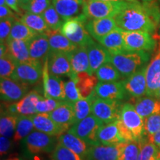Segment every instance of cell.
I'll return each instance as SVG.
<instances>
[{
	"mask_svg": "<svg viewBox=\"0 0 160 160\" xmlns=\"http://www.w3.org/2000/svg\"><path fill=\"white\" fill-rule=\"evenodd\" d=\"M141 148L140 140H132L123 143L118 160H138Z\"/></svg>",
	"mask_w": 160,
	"mask_h": 160,
	"instance_id": "obj_39",
	"label": "cell"
},
{
	"mask_svg": "<svg viewBox=\"0 0 160 160\" xmlns=\"http://www.w3.org/2000/svg\"><path fill=\"white\" fill-rule=\"evenodd\" d=\"M103 125L102 120L91 113L72 126L68 132L82 139L89 145H99L97 139L98 131Z\"/></svg>",
	"mask_w": 160,
	"mask_h": 160,
	"instance_id": "obj_5",
	"label": "cell"
},
{
	"mask_svg": "<svg viewBox=\"0 0 160 160\" xmlns=\"http://www.w3.org/2000/svg\"><path fill=\"white\" fill-rule=\"evenodd\" d=\"M86 29L95 40L99 42L106 35L117 28L114 17L88 19L86 23Z\"/></svg>",
	"mask_w": 160,
	"mask_h": 160,
	"instance_id": "obj_19",
	"label": "cell"
},
{
	"mask_svg": "<svg viewBox=\"0 0 160 160\" xmlns=\"http://www.w3.org/2000/svg\"><path fill=\"white\" fill-rule=\"evenodd\" d=\"M65 91L67 102L75 103L78 100L82 99L77 87L75 78H71L70 80L65 82Z\"/></svg>",
	"mask_w": 160,
	"mask_h": 160,
	"instance_id": "obj_45",
	"label": "cell"
},
{
	"mask_svg": "<svg viewBox=\"0 0 160 160\" xmlns=\"http://www.w3.org/2000/svg\"><path fill=\"white\" fill-rule=\"evenodd\" d=\"M97 97L95 91H93L88 97L80 99L73 103L74 105L76 123L88 117L91 114V106L93 100Z\"/></svg>",
	"mask_w": 160,
	"mask_h": 160,
	"instance_id": "obj_36",
	"label": "cell"
},
{
	"mask_svg": "<svg viewBox=\"0 0 160 160\" xmlns=\"http://www.w3.org/2000/svg\"><path fill=\"white\" fill-rule=\"evenodd\" d=\"M26 149L31 154L52 153L58 144V137L33 131L24 140Z\"/></svg>",
	"mask_w": 160,
	"mask_h": 160,
	"instance_id": "obj_7",
	"label": "cell"
},
{
	"mask_svg": "<svg viewBox=\"0 0 160 160\" xmlns=\"http://www.w3.org/2000/svg\"><path fill=\"white\" fill-rule=\"evenodd\" d=\"M159 2H160V0H159Z\"/></svg>",
	"mask_w": 160,
	"mask_h": 160,
	"instance_id": "obj_61",
	"label": "cell"
},
{
	"mask_svg": "<svg viewBox=\"0 0 160 160\" xmlns=\"http://www.w3.org/2000/svg\"><path fill=\"white\" fill-rule=\"evenodd\" d=\"M157 45L151 62L146 68L147 93L148 97H155L160 88V34L156 35Z\"/></svg>",
	"mask_w": 160,
	"mask_h": 160,
	"instance_id": "obj_11",
	"label": "cell"
},
{
	"mask_svg": "<svg viewBox=\"0 0 160 160\" xmlns=\"http://www.w3.org/2000/svg\"><path fill=\"white\" fill-rule=\"evenodd\" d=\"M37 34H39V33H37V32L28 27L21 20L17 19L13 22V26H12L8 39L23 40V41L28 42L29 40L33 39Z\"/></svg>",
	"mask_w": 160,
	"mask_h": 160,
	"instance_id": "obj_35",
	"label": "cell"
},
{
	"mask_svg": "<svg viewBox=\"0 0 160 160\" xmlns=\"http://www.w3.org/2000/svg\"><path fill=\"white\" fill-rule=\"evenodd\" d=\"M119 119L136 140L142 139L145 134V120L137 113L133 105L131 103L123 104L120 111Z\"/></svg>",
	"mask_w": 160,
	"mask_h": 160,
	"instance_id": "obj_8",
	"label": "cell"
},
{
	"mask_svg": "<svg viewBox=\"0 0 160 160\" xmlns=\"http://www.w3.org/2000/svg\"><path fill=\"white\" fill-rule=\"evenodd\" d=\"M51 157L53 160H84L74 152L59 142L56 146L54 151L51 153Z\"/></svg>",
	"mask_w": 160,
	"mask_h": 160,
	"instance_id": "obj_43",
	"label": "cell"
},
{
	"mask_svg": "<svg viewBox=\"0 0 160 160\" xmlns=\"http://www.w3.org/2000/svg\"><path fill=\"white\" fill-rule=\"evenodd\" d=\"M123 39L127 51H153L157 47V39L156 36L146 31H128L122 30Z\"/></svg>",
	"mask_w": 160,
	"mask_h": 160,
	"instance_id": "obj_6",
	"label": "cell"
},
{
	"mask_svg": "<svg viewBox=\"0 0 160 160\" xmlns=\"http://www.w3.org/2000/svg\"><path fill=\"white\" fill-rule=\"evenodd\" d=\"M6 160H22V159H20V158H19V157H11V158H9V159H6Z\"/></svg>",
	"mask_w": 160,
	"mask_h": 160,
	"instance_id": "obj_57",
	"label": "cell"
},
{
	"mask_svg": "<svg viewBox=\"0 0 160 160\" xmlns=\"http://www.w3.org/2000/svg\"><path fill=\"white\" fill-rule=\"evenodd\" d=\"M43 90L45 98L66 101L65 82L58 76L52 74L48 69V55L45 58L43 67Z\"/></svg>",
	"mask_w": 160,
	"mask_h": 160,
	"instance_id": "obj_10",
	"label": "cell"
},
{
	"mask_svg": "<svg viewBox=\"0 0 160 160\" xmlns=\"http://www.w3.org/2000/svg\"><path fill=\"white\" fill-rule=\"evenodd\" d=\"M0 5H4V6H8L7 2H6V0H0Z\"/></svg>",
	"mask_w": 160,
	"mask_h": 160,
	"instance_id": "obj_55",
	"label": "cell"
},
{
	"mask_svg": "<svg viewBox=\"0 0 160 160\" xmlns=\"http://www.w3.org/2000/svg\"><path fill=\"white\" fill-rule=\"evenodd\" d=\"M42 97L37 91H30L21 100L11 105H8L6 113L15 115L31 116L37 114L36 106L38 101Z\"/></svg>",
	"mask_w": 160,
	"mask_h": 160,
	"instance_id": "obj_16",
	"label": "cell"
},
{
	"mask_svg": "<svg viewBox=\"0 0 160 160\" xmlns=\"http://www.w3.org/2000/svg\"><path fill=\"white\" fill-rule=\"evenodd\" d=\"M58 142L74 152L84 160H86L89 147L91 145L82 139H79L77 136L72 134L68 131L65 132L58 137Z\"/></svg>",
	"mask_w": 160,
	"mask_h": 160,
	"instance_id": "obj_27",
	"label": "cell"
},
{
	"mask_svg": "<svg viewBox=\"0 0 160 160\" xmlns=\"http://www.w3.org/2000/svg\"><path fill=\"white\" fill-rule=\"evenodd\" d=\"M146 68L145 65L130 77L122 80L124 87L128 94L133 98L142 97L147 93Z\"/></svg>",
	"mask_w": 160,
	"mask_h": 160,
	"instance_id": "obj_15",
	"label": "cell"
},
{
	"mask_svg": "<svg viewBox=\"0 0 160 160\" xmlns=\"http://www.w3.org/2000/svg\"><path fill=\"white\" fill-rule=\"evenodd\" d=\"M123 104L97 97L91 106V113L103 122L104 124L117 121L120 118V111Z\"/></svg>",
	"mask_w": 160,
	"mask_h": 160,
	"instance_id": "obj_9",
	"label": "cell"
},
{
	"mask_svg": "<svg viewBox=\"0 0 160 160\" xmlns=\"http://www.w3.org/2000/svg\"><path fill=\"white\" fill-rule=\"evenodd\" d=\"M141 148L138 160H159L160 159V149L155 144L149 140L146 142L141 139Z\"/></svg>",
	"mask_w": 160,
	"mask_h": 160,
	"instance_id": "obj_40",
	"label": "cell"
},
{
	"mask_svg": "<svg viewBox=\"0 0 160 160\" xmlns=\"http://www.w3.org/2000/svg\"><path fill=\"white\" fill-rule=\"evenodd\" d=\"M48 69L52 74L61 77H73L72 71L71 52L50 51L48 53Z\"/></svg>",
	"mask_w": 160,
	"mask_h": 160,
	"instance_id": "obj_13",
	"label": "cell"
},
{
	"mask_svg": "<svg viewBox=\"0 0 160 160\" xmlns=\"http://www.w3.org/2000/svg\"><path fill=\"white\" fill-rule=\"evenodd\" d=\"M48 114L56 123L67 131L76 124L74 105L72 102L63 101Z\"/></svg>",
	"mask_w": 160,
	"mask_h": 160,
	"instance_id": "obj_18",
	"label": "cell"
},
{
	"mask_svg": "<svg viewBox=\"0 0 160 160\" xmlns=\"http://www.w3.org/2000/svg\"><path fill=\"white\" fill-rule=\"evenodd\" d=\"M128 2L88 0L84 3L82 13L88 19L115 17L126 7Z\"/></svg>",
	"mask_w": 160,
	"mask_h": 160,
	"instance_id": "obj_4",
	"label": "cell"
},
{
	"mask_svg": "<svg viewBox=\"0 0 160 160\" xmlns=\"http://www.w3.org/2000/svg\"><path fill=\"white\" fill-rule=\"evenodd\" d=\"M114 19L117 27L123 31H141L152 33L158 27L145 3L139 2L128 3Z\"/></svg>",
	"mask_w": 160,
	"mask_h": 160,
	"instance_id": "obj_1",
	"label": "cell"
},
{
	"mask_svg": "<svg viewBox=\"0 0 160 160\" xmlns=\"http://www.w3.org/2000/svg\"><path fill=\"white\" fill-rule=\"evenodd\" d=\"M123 143L111 145H91L86 160H118Z\"/></svg>",
	"mask_w": 160,
	"mask_h": 160,
	"instance_id": "obj_21",
	"label": "cell"
},
{
	"mask_svg": "<svg viewBox=\"0 0 160 160\" xmlns=\"http://www.w3.org/2000/svg\"><path fill=\"white\" fill-rule=\"evenodd\" d=\"M20 20L37 33H48L51 31L42 16L40 14L27 12L22 16Z\"/></svg>",
	"mask_w": 160,
	"mask_h": 160,
	"instance_id": "obj_33",
	"label": "cell"
},
{
	"mask_svg": "<svg viewBox=\"0 0 160 160\" xmlns=\"http://www.w3.org/2000/svg\"><path fill=\"white\" fill-rule=\"evenodd\" d=\"M12 147V142L9 138L2 137H0V154L1 156L8 153Z\"/></svg>",
	"mask_w": 160,
	"mask_h": 160,
	"instance_id": "obj_49",
	"label": "cell"
},
{
	"mask_svg": "<svg viewBox=\"0 0 160 160\" xmlns=\"http://www.w3.org/2000/svg\"><path fill=\"white\" fill-rule=\"evenodd\" d=\"M17 62L8 52L0 57V77L1 78H11L17 68Z\"/></svg>",
	"mask_w": 160,
	"mask_h": 160,
	"instance_id": "obj_42",
	"label": "cell"
},
{
	"mask_svg": "<svg viewBox=\"0 0 160 160\" xmlns=\"http://www.w3.org/2000/svg\"><path fill=\"white\" fill-rule=\"evenodd\" d=\"M96 77L100 82H117L122 77L117 69L111 62L104 64L95 73Z\"/></svg>",
	"mask_w": 160,
	"mask_h": 160,
	"instance_id": "obj_38",
	"label": "cell"
},
{
	"mask_svg": "<svg viewBox=\"0 0 160 160\" xmlns=\"http://www.w3.org/2000/svg\"><path fill=\"white\" fill-rule=\"evenodd\" d=\"M63 101H59L52 98L42 97L36 106L37 113H49L55 110Z\"/></svg>",
	"mask_w": 160,
	"mask_h": 160,
	"instance_id": "obj_44",
	"label": "cell"
},
{
	"mask_svg": "<svg viewBox=\"0 0 160 160\" xmlns=\"http://www.w3.org/2000/svg\"><path fill=\"white\" fill-rule=\"evenodd\" d=\"M17 18H8L1 19L0 21V42L5 44L8 39L11 33L12 26Z\"/></svg>",
	"mask_w": 160,
	"mask_h": 160,
	"instance_id": "obj_48",
	"label": "cell"
},
{
	"mask_svg": "<svg viewBox=\"0 0 160 160\" xmlns=\"http://www.w3.org/2000/svg\"><path fill=\"white\" fill-rule=\"evenodd\" d=\"M5 44L8 47V52L17 63H28L32 65L42 63L40 60L31 58L27 41L8 39Z\"/></svg>",
	"mask_w": 160,
	"mask_h": 160,
	"instance_id": "obj_20",
	"label": "cell"
},
{
	"mask_svg": "<svg viewBox=\"0 0 160 160\" xmlns=\"http://www.w3.org/2000/svg\"><path fill=\"white\" fill-rule=\"evenodd\" d=\"M154 97L157 98V99H159L160 100V88L159 89V91H157V93H156V95H155Z\"/></svg>",
	"mask_w": 160,
	"mask_h": 160,
	"instance_id": "obj_56",
	"label": "cell"
},
{
	"mask_svg": "<svg viewBox=\"0 0 160 160\" xmlns=\"http://www.w3.org/2000/svg\"><path fill=\"white\" fill-rule=\"evenodd\" d=\"M135 110L144 119L150 116L160 113V100L153 97H142L137 99Z\"/></svg>",
	"mask_w": 160,
	"mask_h": 160,
	"instance_id": "obj_29",
	"label": "cell"
},
{
	"mask_svg": "<svg viewBox=\"0 0 160 160\" xmlns=\"http://www.w3.org/2000/svg\"><path fill=\"white\" fill-rule=\"evenodd\" d=\"M30 1H31V0H19L20 7H21V8L22 9L23 11H26Z\"/></svg>",
	"mask_w": 160,
	"mask_h": 160,
	"instance_id": "obj_53",
	"label": "cell"
},
{
	"mask_svg": "<svg viewBox=\"0 0 160 160\" xmlns=\"http://www.w3.org/2000/svg\"><path fill=\"white\" fill-rule=\"evenodd\" d=\"M52 2L64 22L82 13V0H52Z\"/></svg>",
	"mask_w": 160,
	"mask_h": 160,
	"instance_id": "obj_24",
	"label": "cell"
},
{
	"mask_svg": "<svg viewBox=\"0 0 160 160\" xmlns=\"http://www.w3.org/2000/svg\"><path fill=\"white\" fill-rule=\"evenodd\" d=\"M88 19L83 13L64 22L60 33L77 46H86L93 41L86 29Z\"/></svg>",
	"mask_w": 160,
	"mask_h": 160,
	"instance_id": "obj_3",
	"label": "cell"
},
{
	"mask_svg": "<svg viewBox=\"0 0 160 160\" xmlns=\"http://www.w3.org/2000/svg\"><path fill=\"white\" fill-rule=\"evenodd\" d=\"M74 78L82 99L88 97L94 91L99 81L96 76L90 75L86 72L77 73Z\"/></svg>",
	"mask_w": 160,
	"mask_h": 160,
	"instance_id": "obj_32",
	"label": "cell"
},
{
	"mask_svg": "<svg viewBox=\"0 0 160 160\" xmlns=\"http://www.w3.org/2000/svg\"><path fill=\"white\" fill-rule=\"evenodd\" d=\"M145 120V131L148 137L160 131V113L150 116Z\"/></svg>",
	"mask_w": 160,
	"mask_h": 160,
	"instance_id": "obj_46",
	"label": "cell"
},
{
	"mask_svg": "<svg viewBox=\"0 0 160 160\" xmlns=\"http://www.w3.org/2000/svg\"><path fill=\"white\" fill-rule=\"evenodd\" d=\"M150 56V52L144 51L110 53V62L122 77L127 78L145 66L149 61Z\"/></svg>",
	"mask_w": 160,
	"mask_h": 160,
	"instance_id": "obj_2",
	"label": "cell"
},
{
	"mask_svg": "<svg viewBox=\"0 0 160 160\" xmlns=\"http://www.w3.org/2000/svg\"><path fill=\"white\" fill-rule=\"evenodd\" d=\"M17 16L11 11L8 6H0V19H8V18H17Z\"/></svg>",
	"mask_w": 160,
	"mask_h": 160,
	"instance_id": "obj_50",
	"label": "cell"
},
{
	"mask_svg": "<svg viewBox=\"0 0 160 160\" xmlns=\"http://www.w3.org/2000/svg\"><path fill=\"white\" fill-rule=\"evenodd\" d=\"M51 160H53V159H51Z\"/></svg>",
	"mask_w": 160,
	"mask_h": 160,
	"instance_id": "obj_60",
	"label": "cell"
},
{
	"mask_svg": "<svg viewBox=\"0 0 160 160\" xmlns=\"http://www.w3.org/2000/svg\"><path fill=\"white\" fill-rule=\"evenodd\" d=\"M82 1L83 2L85 3V2H88V0H82Z\"/></svg>",
	"mask_w": 160,
	"mask_h": 160,
	"instance_id": "obj_59",
	"label": "cell"
},
{
	"mask_svg": "<svg viewBox=\"0 0 160 160\" xmlns=\"http://www.w3.org/2000/svg\"><path fill=\"white\" fill-rule=\"evenodd\" d=\"M42 63L32 65L28 63H17V68L11 79L28 85H33L42 77Z\"/></svg>",
	"mask_w": 160,
	"mask_h": 160,
	"instance_id": "obj_14",
	"label": "cell"
},
{
	"mask_svg": "<svg viewBox=\"0 0 160 160\" xmlns=\"http://www.w3.org/2000/svg\"><path fill=\"white\" fill-rule=\"evenodd\" d=\"M48 35L50 51L71 52L77 48V45L60 33V31H50L46 33Z\"/></svg>",
	"mask_w": 160,
	"mask_h": 160,
	"instance_id": "obj_31",
	"label": "cell"
},
{
	"mask_svg": "<svg viewBox=\"0 0 160 160\" xmlns=\"http://www.w3.org/2000/svg\"><path fill=\"white\" fill-rule=\"evenodd\" d=\"M51 5V0H31L26 11L42 15Z\"/></svg>",
	"mask_w": 160,
	"mask_h": 160,
	"instance_id": "obj_47",
	"label": "cell"
},
{
	"mask_svg": "<svg viewBox=\"0 0 160 160\" xmlns=\"http://www.w3.org/2000/svg\"><path fill=\"white\" fill-rule=\"evenodd\" d=\"M138 1H141L142 2H151L152 0H138Z\"/></svg>",
	"mask_w": 160,
	"mask_h": 160,
	"instance_id": "obj_58",
	"label": "cell"
},
{
	"mask_svg": "<svg viewBox=\"0 0 160 160\" xmlns=\"http://www.w3.org/2000/svg\"><path fill=\"white\" fill-rule=\"evenodd\" d=\"M87 50L91 71L93 75L102 65L110 62V52L100 43L98 44L93 40L87 46Z\"/></svg>",
	"mask_w": 160,
	"mask_h": 160,
	"instance_id": "obj_23",
	"label": "cell"
},
{
	"mask_svg": "<svg viewBox=\"0 0 160 160\" xmlns=\"http://www.w3.org/2000/svg\"><path fill=\"white\" fill-rule=\"evenodd\" d=\"M94 91L98 97L111 101L122 102L127 97V91L124 87L123 81L99 82L96 86Z\"/></svg>",
	"mask_w": 160,
	"mask_h": 160,
	"instance_id": "obj_17",
	"label": "cell"
},
{
	"mask_svg": "<svg viewBox=\"0 0 160 160\" xmlns=\"http://www.w3.org/2000/svg\"><path fill=\"white\" fill-rule=\"evenodd\" d=\"M148 139L150 142H151L155 144V145L160 149V131L157 132L155 134L148 137Z\"/></svg>",
	"mask_w": 160,
	"mask_h": 160,
	"instance_id": "obj_52",
	"label": "cell"
},
{
	"mask_svg": "<svg viewBox=\"0 0 160 160\" xmlns=\"http://www.w3.org/2000/svg\"><path fill=\"white\" fill-rule=\"evenodd\" d=\"M29 85L14 81L11 78H1V100L7 103H15L28 94Z\"/></svg>",
	"mask_w": 160,
	"mask_h": 160,
	"instance_id": "obj_12",
	"label": "cell"
},
{
	"mask_svg": "<svg viewBox=\"0 0 160 160\" xmlns=\"http://www.w3.org/2000/svg\"><path fill=\"white\" fill-rule=\"evenodd\" d=\"M159 160H160V159H159Z\"/></svg>",
	"mask_w": 160,
	"mask_h": 160,
	"instance_id": "obj_62",
	"label": "cell"
},
{
	"mask_svg": "<svg viewBox=\"0 0 160 160\" xmlns=\"http://www.w3.org/2000/svg\"><path fill=\"white\" fill-rule=\"evenodd\" d=\"M6 2L10 8L17 13L18 16L22 17L23 15V10L20 7L19 0H6Z\"/></svg>",
	"mask_w": 160,
	"mask_h": 160,
	"instance_id": "obj_51",
	"label": "cell"
},
{
	"mask_svg": "<svg viewBox=\"0 0 160 160\" xmlns=\"http://www.w3.org/2000/svg\"><path fill=\"white\" fill-rule=\"evenodd\" d=\"M71 60L73 75L74 78L77 73L86 72L92 74L90 67L88 53L86 46H77L74 51L71 52Z\"/></svg>",
	"mask_w": 160,
	"mask_h": 160,
	"instance_id": "obj_26",
	"label": "cell"
},
{
	"mask_svg": "<svg viewBox=\"0 0 160 160\" xmlns=\"http://www.w3.org/2000/svg\"><path fill=\"white\" fill-rule=\"evenodd\" d=\"M34 129V125L31 119V116L19 115L13 141L18 143L21 140L25 139Z\"/></svg>",
	"mask_w": 160,
	"mask_h": 160,
	"instance_id": "obj_34",
	"label": "cell"
},
{
	"mask_svg": "<svg viewBox=\"0 0 160 160\" xmlns=\"http://www.w3.org/2000/svg\"><path fill=\"white\" fill-rule=\"evenodd\" d=\"M42 16L51 31H60L64 22L53 5H50Z\"/></svg>",
	"mask_w": 160,
	"mask_h": 160,
	"instance_id": "obj_41",
	"label": "cell"
},
{
	"mask_svg": "<svg viewBox=\"0 0 160 160\" xmlns=\"http://www.w3.org/2000/svg\"></svg>",
	"mask_w": 160,
	"mask_h": 160,
	"instance_id": "obj_63",
	"label": "cell"
},
{
	"mask_svg": "<svg viewBox=\"0 0 160 160\" xmlns=\"http://www.w3.org/2000/svg\"><path fill=\"white\" fill-rule=\"evenodd\" d=\"M35 130L42 132L46 134L59 137L65 132V129L57 124L50 117L48 113H37L31 115Z\"/></svg>",
	"mask_w": 160,
	"mask_h": 160,
	"instance_id": "obj_22",
	"label": "cell"
},
{
	"mask_svg": "<svg viewBox=\"0 0 160 160\" xmlns=\"http://www.w3.org/2000/svg\"><path fill=\"white\" fill-rule=\"evenodd\" d=\"M99 42L108 50L110 53H117V52L127 51L122 29L118 27L104 37Z\"/></svg>",
	"mask_w": 160,
	"mask_h": 160,
	"instance_id": "obj_30",
	"label": "cell"
},
{
	"mask_svg": "<svg viewBox=\"0 0 160 160\" xmlns=\"http://www.w3.org/2000/svg\"><path fill=\"white\" fill-rule=\"evenodd\" d=\"M28 44L31 58L40 61L48 55L51 50L48 35L46 33H39L33 39L29 40Z\"/></svg>",
	"mask_w": 160,
	"mask_h": 160,
	"instance_id": "obj_28",
	"label": "cell"
},
{
	"mask_svg": "<svg viewBox=\"0 0 160 160\" xmlns=\"http://www.w3.org/2000/svg\"><path fill=\"white\" fill-rule=\"evenodd\" d=\"M100 1H109V2H139L138 0H100Z\"/></svg>",
	"mask_w": 160,
	"mask_h": 160,
	"instance_id": "obj_54",
	"label": "cell"
},
{
	"mask_svg": "<svg viewBox=\"0 0 160 160\" xmlns=\"http://www.w3.org/2000/svg\"><path fill=\"white\" fill-rule=\"evenodd\" d=\"M98 142L99 145H111L125 142L122 137L117 121L104 124L100 128L97 134Z\"/></svg>",
	"mask_w": 160,
	"mask_h": 160,
	"instance_id": "obj_25",
	"label": "cell"
},
{
	"mask_svg": "<svg viewBox=\"0 0 160 160\" xmlns=\"http://www.w3.org/2000/svg\"><path fill=\"white\" fill-rule=\"evenodd\" d=\"M19 115L11 114L8 113H1L0 119V134L2 137L9 138L13 137Z\"/></svg>",
	"mask_w": 160,
	"mask_h": 160,
	"instance_id": "obj_37",
	"label": "cell"
}]
</instances>
